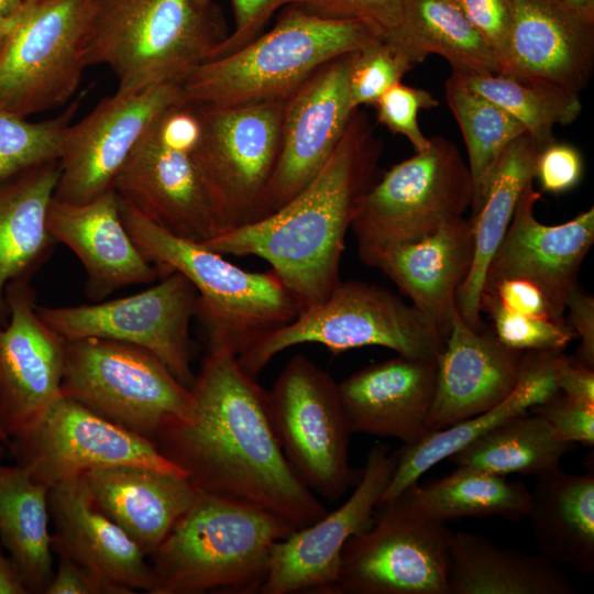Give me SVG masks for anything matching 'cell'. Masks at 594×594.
Returning <instances> with one entry per match:
<instances>
[{"label": "cell", "mask_w": 594, "mask_h": 594, "mask_svg": "<svg viewBox=\"0 0 594 594\" xmlns=\"http://www.w3.org/2000/svg\"><path fill=\"white\" fill-rule=\"evenodd\" d=\"M473 254L472 224L464 217L415 242L359 251L362 262L387 275L444 341L458 312L457 292L470 272Z\"/></svg>", "instance_id": "cell-26"}, {"label": "cell", "mask_w": 594, "mask_h": 594, "mask_svg": "<svg viewBox=\"0 0 594 594\" xmlns=\"http://www.w3.org/2000/svg\"><path fill=\"white\" fill-rule=\"evenodd\" d=\"M354 53L319 67L287 99L279 154L270 182L264 217L300 193L326 165L356 110L348 77Z\"/></svg>", "instance_id": "cell-19"}, {"label": "cell", "mask_w": 594, "mask_h": 594, "mask_svg": "<svg viewBox=\"0 0 594 594\" xmlns=\"http://www.w3.org/2000/svg\"><path fill=\"white\" fill-rule=\"evenodd\" d=\"M461 75L470 88L514 117L540 151L556 141V125H569L582 112L580 94L549 82L504 74Z\"/></svg>", "instance_id": "cell-39"}, {"label": "cell", "mask_w": 594, "mask_h": 594, "mask_svg": "<svg viewBox=\"0 0 594 594\" xmlns=\"http://www.w3.org/2000/svg\"><path fill=\"white\" fill-rule=\"evenodd\" d=\"M9 447L16 464L48 487L92 470L121 465L186 475L153 440L63 394L34 426L10 439Z\"/></svg>", "instance_id": "cell-16"}, {"label": "cell", "mask_w": 594, "mask_h": 594, "mask_svg": "<svg viewBox=\"0 0 594 594\" xmlns=\"http://www.w3.org/2000/svg\"><path fill=\"white\" fill-rule=\"evenodd\" d=\"M54 572L44 594H127L65 554H57Z\"/></svg>", "instance_id": "cell-50"}, {"label": "cell", "mask_w": 594, "mask_h": 594, "mask_svg": "<svg viewBox=\"0 0 594 594\" xmlns=\"http://www.w3.org/2000/svg\"><path fill=\"white\" fill-rule=\"evenodd\" d=\"M473 184L458 146L443 136L392 166L363 195L351 229L358 249L418 241L463 217Z\"/></svg>", "instance_id": "cell-10"}, {"label": "cell", "mask_w": 594, "mask_h": 594, "mask_svg": "<svg viewBox=\"0 0 594 594\" xmlns=\"http://www.w3.org/2000/svg\"><path fill=\"white\" fill-rule=\"evenodd\" d=\"M513 28L503 73L580 94L594 68V14L562 0H510Z\"/></svg>", "instance_id": "cell-22"}, {"label": "cell", "mask_w": 594, "mask_h": 594, "mask_svg": "<svg viewBox=\"0 0 594 594\" xmlns=\"http://www.w3.org/2000/svg\"><path fill=\"white\" fill-rule=\"evenodd\" d=\"M58 175L55 161L0 184V323L9 317L7 286L30 280L56 244L47 229V211Z\"/></svg>", "instance_id": "cell-31"}, {"label": "cell", "mask_w": 594, "mask_h": 594, "mask_svg": "<svg viewBox=\"0 0 594 594\" xmlns=\"http://www.w3.org/2000/svg\"><path fill=\"white\" fill-rule=\"evenodd\" d=\"M493 50L498 74L508 58L513 28L510 0H452Z\"/></svg>", "instance_id": "cell-46"}, {"label": "cell", "mask_w": 594, "mask_h": 594, "mask_svg": "<svg viewBox=\"0 0 594 594\" xmlns=\"http://www.w3.org/2000/svg\"><path fill=\"white\" fill-rule=\"evenodd\" d=\"M62 394L151 440L186 418L193 395L152 352L101 338L65 340Z\"/></svg>", "instance_id": "cell-9"}, {"label": "cell", "mask_w": 594, "mask_h": 594, "mask_svg": "<svg viewBox=\"0 0 594 594\" xmlns=\"http://www.w3.org/2000/svg\"><path fill=\"white\" fill-rule=\"evenodd\" d=\"M561 353L525 351L519 381L502 403L448 428L430 430L414 443L404 444L395 452V470L378 505L398 496L428 470L479 437L558 393L556 367Z\"/></svg>", "instance_id": "cell-29"}, {"label": "cell", "mask_w": 594, "mask_h": 594, "mask_svg": "<svg viewBox=\"0 0 594 594\" xmlns=\"http://www.w3.org/2000/svg\"><path fill=\"white\" fill-rule=\"evenodd\" d=\"M296 4L324 19L367 23L383 36L398 25L403 9V0H298Z\"/></svg>", "instance_id": "cell-44"}, {"label": "cell", "mask_w": 594, "mask_h": 594, "mask_svg": "<svg viewBox=\"0 0 594 594\" xmlns=\"http://www.w3.org/2000/svg\"><path fill=\"white\" fill-rule=\"evenodd\" d=\"M200 135L198 106H170L134 147L113 188L164 230L202 243L222 230L195 156Z\"/></svg>", "instance_id": "cell-8"}, {"label": "cell", "mask_w": 594, "mask_h": 594, "mask_svg": "<svg viewBox=\"0 0 594 594\" xmlns=\"http://www.w3.org/2000/svg\"><path fill=\"white\" fill-rule=\"evenodd\" d=\"M571 444L556 437L549 425L530 409L498 425L449 459L469 468L501 476L513 473L539 475L560 468Z\"/></svg>", "instance_id": "cell-37"}, {"label": "cell", "mask_w": 594, "mask_h": 594, "mask_svg": "<svg viewBox=\"0 0 594 594\" xmlns=\"http://www.w3.org/2000/svg\"><path fill=\"white\" fill-rule=\"evenodd\" d=\"M524 353L502 343L493 331L472 329L458 311L437 358L429 430L453 426L507 398L519 381Z\"/></svg>", "instance_id": "cell-23"}, {"label": "cell", "mask_w": 594, "mask_h": 594, "mask_svg": "<svg viewBox=\"0 0 594 594\" xmlns=\"http://www.w3.org/2000/svg\"><path fill=\"white\" fill-rule=\"evenodd\" d=\"M383 37L415 65L437 54L455 73L483 75L499 70L491 46L452 0H403L398 25Z\"/></svg>", "instance_id": "cell-34"}, {"label": "cell", "mask_w": 594, "mask_h": 594, "mask_svg": "<svg viewBox=\"0 0 594 594\" xmlns=\"http://www.w3.org/2000/svg\"><path fill=\"white\" fill-rule=\"evenodd\" d=\"M381 37L367 23L324 19L289 4L268 32L193 68L179 82L183 98L217 107L287 99L323 64Z\"/></svg>", "instance_id": "cell-5"}, {"label": "cell", "mask_w": 594, "mask_h": 594, "mask_svg": "<svg viewBox=\"0 0 594 594\" xmlns=\"http://www.w3.org/2000/svg\"><path fill=\"white\" fill-rule=\"evenodd\" d=\"M94 0H26L0 51V108L29 118L67 106L87 64Z\"/></svg>", "instance_id": "cell-11"}, {"label": "cell", "mask_w": 594, "mask_h": 594, "mask_svg": "<svg viewBox=\"0 0 594 594\" xmlns=\"http://www.w3.org/2000/svg\"><path fill=\"white\" fill-rule=\"evenodd\" d=\"M582 174V155L571 144L560 143L556 140L538 154L535 178L538 179L543 191L566 193L580 183Z\"/></svg>", "instance_id": "cell-48"}, {"label": "cell", "mask_w": 594, "mask_h": 594, "mask_svg": "<svg viewBox=\"0 0 594 594\" xmlns=\"http://www.w3.org/2000/svg\"><path fill=\"white\" fill-rule=\"evenodd\" d=\"M47 229L56 243L67 246L81 263L87 275L85 293L95 301L125 286L153 283L161 276L129 234L114 188L81 204L53 197Z\"/></svg>", "instance_id": "cell-24"}, {"label": "cell", "mask_w": 594, "mask_h": 594, "mask_svg": "<svg viewBox=\"0 0 594 594\" xmlns=\"http://www.w3.org/2000/svg\"><path fill=\"white\" fill-rule=\"evenodd\" d=\"M26 0H0V15L10 16L18 13Z\"/></svg>", "instance_id": "cell-55"}, {"label": "cell", "mask_w": 594, "mask_h": 594, "mask_svg": "<svg viewBox=\"0 0 594 594\" xmlns=\"http://www.w3.org/2000/svg\"><path fill=\"white\" fill-rule=\"evenodd\" d=\"M84 95L56 117L30 121L0 108V184L32 167L59 157L63 135Z\"/></svg>", "instance_id": "cell-40"}, {"label": "cell", "mask_w": 594, "mask_h": 594, "mask_svg": "<svg viewBox=\"0 0 594 594\" xmlns=\"http://www.w3.org/2000/svg\"><path fill=\"white\" fill-rule=\"evenodd\" d=\"M380 155L381 143L358 108L326 165L300 193L272 213L202 244L223 256L265 260L300 312L319 305L341 282L345 234L373 184Z\"/></svg>", "instance_id": "cell-2"}, {"label": "cell", "mask_w": 594, "mask_h": 594, "mask_svg": "<svg viewBox=\"0 0 594 594\" xmlns=\"http://www.w3.org/2000/svg\"><path fill=\"white\" fill-rule=\"evenodd\" d=\"M196 105L201 135L195 156L222 233L263 218L286 99L227 107Z\"/></svg>", "instance_id": "cell-13"}, {"label": "cell", "mask_w": 594, "mask_h": 594, "mask_svg": "<svg viewBox=\"0 0 594 594\" xmlns=\"http://www.w3.org/2000/svg\"><path fill=\"white\" fill-rule=\"evenodd\" d=\"M9 438L8 436L6 435L3 428H2V425H1V420H0V443H4V444H8L9 446Z\"/></svg>", "instance_id": "cell-57"}, {"label": "cell", "mask_w": 594, "mask_h": 594, "mask_svg": "<svg viewBox=\"0 0 594 594\" xmlns=\"http://www.w3.org/2000/svg\"><path fill=\"white\" fill-rule=\"evenodd\" d=\"M0 594H30L14 561L3 553L0 544Z\"/></svg>", "instance_id": "cell-53"}, {"label": "cell", "mask_w": 594, "mask_h": 594, "mask_svg": "<svg viewBox=\"0 0 594 594\" xmlns=\"http://www.w3.org/2000/svg\"><path fill=\"white\" fill-rule=\"evenodd\" d=\"M215 0H196L201 6H209ZM234 29L218 46L211 58L224 56L240 50L261 34L271 16L282 8L295 4L298 0H230Z\"/></svg>", "instance_id": "cell-47"}, {"label": "cell", "mask_w": 594, "mask_h": 594, "mask_svg": "<svg viewBox=\"0 0 594 594\" xmlns=\"http://www.w3.org/2000/svg\"><path fill=\"white\" fill-rule=\"evenodd\" d=\"M404 492L420 513L443 522L488 516L520 521L531 501L522 482L469 468H458L424 485L417 482Z\"/></svg>", "instance_id": "cell-36"}, {"label": "cell", "mask_w": 594, "mask_h": 594, "mask_svg": "<svg viewBox=\"0 0 594 594\" xmlns=\"http://www.w3.org/2000/svg\"><path fill=\"white\" fill-rule=\"evenodd\" d=\"M449 594H575L561 566L548 557L504 548L484 536L452 532Z\"/></svg>", "instance_id": "cell-30"}, {"label": "cell", "mask_w": 594, "mask_h": 594, "mask_svg": "<svg viewBox=\"0 0 594 594\" xmlns=\"http://www.w3.org/2000/svg\"><path fill=\"white\" fill-rule=\"evenodd\" d=\"M42 319L65 340L101 338L155 354L186 387H191L189 327L198 294L178 272L140 293L91 305L38 306Z\"/></svg>", "instance_id": "cell-15"}, {"label": "cell", "mask_w": 594, "mask_h": 594, "mask_svg": "<svg viewBox=\"0 0 594 594\" xmlns=\"http://www.w3.org/2000/svg\"><path fill=\"white\" fill-rule=\"evenodd\" d=\"M566 310L565 321L581 340L576 359L594 369V298L578 284L566 297Z\"/></svg>", "instance_id": "cell-51"}, {"label": "cell", "mask_w": 594, "mask_h": 594, "mask_svg": "<svg viewBox=\"0 0 594 594\" xmlns=\"http://www.w3.org/2000/svg\"><path fill=\"white\" fill-rule=\"evenodd\" d=\"M48 491L20 465L0 459V543L32 594H44L54 574Z\"/></svg>", "instance_id": "cell-35"}, {"label": "cell", "mask_w": 594, "mask_h": 594, "mask_svg": "<svg viewBox=\"0 0 594 594\" xmlns=\"http://www.w3.org/2000/svg\"><path fill=\"white\" fill-rule=\"evenodd\" d=\"M52 550L65 554L127 594H156L157 580L139 546L94 502L82 475L50 487Z\"/></svg>", "instance_id": "cell-25"}, {"label": "cell", "mask_w": 594, "mask_h": 594, "mask_svg": "<svg viewBox=\"0 0 594 594\" xmlns=\"http://www.w3.org/2000/svg\"><path fill=\"white\" fill-rule=\"evenodd\" d=\"M541 194L534 182L524 189L512 221L486 268L483 289L503 279H524L536 285L559 318L579 284L582 262L594 242V209L554 226L541 223L534 208ZM482 289V290H483Z\"/></svg>", "instance_id": "cell-21"}, {"label": "cell", "mask_w": 594, "mask_h": 594, "mask_svg": "<svg viewBox=\"0 0 594 594\" xmlns=\"http://www.w3.org/2000/svg\"><path fill=\"white\" fill-rule=\"evenodd\" d=\"M21 10L18 13L10 16L0 15V51L4 46L13 29L15 28L20 18Z\"/></svg>", "instance_id": "cell-54"}, {"label": "cell", "mask_w": 594, "mask_h": 594, "mask_svg": "<svg viewBox=\"0 0 594 594\" xmlns=\"http://www.w3.org/2000/svg\"><path fill=\"white\" fill-rule=\"evenodd\" d=\"M452 532L400 493L378 505L370 526L344 544L338 594H449Z\"/></svg>", "instance_id": "cell-14"}, {"label": "cell", "mask_w": 594, "mask_h": 594, "mask_svg": "<svg viewBox=\"0 0 594 594\" xmlns=\"http://www.w3.org/2000/svg\"><path fill=\"white\" fill-rule=\"evenodd\" d=\"M482 293L492 294L505 308L526 316L565 322L556 314L543 293L524 279H503ZM482 295V294H481Z\"/></svg>", "instance_id": "cell-49"}, {"label": "cell", "mask_w": 594, "mask_h": 594, "mask_svg": "<svg viewBox=\"0 0 594 594\" xmlns=\"http://www.w3.org/2000/svg\"><path fill=\"white\" fill-rule=\"evenodd\" d=\"M396 465L385 444L369 450L349 498L314 524L275 543L261 594H338L341 552L346 541L372 522Z\"/></svg>", "instance_id": "cell-18"}, {"label": "cell", "mask_w": 594, "mask_h": 594, "mask_svg": "<svg viewBox=\"0 0 594 594\" xmlns=\"http://www.w3.org/2000/svg\"><path fill=\"white\" fill-rule=\"evenodd\" d=\"M228 34L215 2L94 0L87 64L108 66L119 92L179 84Z\"/></svg>", "instance_id": "cell-6"}, {"label": "cell", "mask_w": 594, "mask_h": 594, "mask_svg": "<svg viewBox=\"0 0 594 594\" xmlns=\"http://www.w3.org/2000/svg\"><path fill=\"white\" fill-rule=\"evenodd\" d=\"M302 343L321 344L333 354L380 345L398 355L436 360L446 341L417 308L394 293L365 282L341 280L322 302L301 311L237 360L256 378L276 354Z\"/></svg>", "instance_id": "cell-7"}, {"label": "cell", "mask_w": 594, "mask_h": 594, "mask_svg": "<svg viewBox=\"0 0 594 594\" xmlns=\"http://www.w3.org/2000/svg\"><path fill=\"white\" fill-rule=\"evenodd\" d=\"M446 101L460 127L468 151L473 213L503 152L526 131L503 108L470 88L459 73L452 72L446 81Z\"/></svg>", "instance_id": "cell-38"}, {"label": "cell", "mask_w": 594, "mask_h": 594, "mask_svg": "<svg viewBox=\"0 0 594 594\" xmlns=\"http://www.w3.org/2000/svg\"><path fill=\"white\" fill-rule=\"evenodd\" d=\"M540 150L526 134L512 142L493 168L479 208L469 218L474 237L470 272L457 292V308L472 329H484L480 299L488 263L499 245L526 186L535 179Z\"/></svg>", "instance_id": "cell-32"}, {"label": "cell", "mask_w": 594, "mask_h": 594, "mask_svg": "<svg viewBox=\"0 0 594 594\" xmlns=\"http://www.w3.org/2000/svg\"><path fill=\"white\" fill-rule=\"evenodd\" d=\"M436 383L437 359L398 355L356 371L338 383L351 433L418 441L430 431Z\"/></svg>", "instance_id": "cell-27"}, {"label": "cell", "mask_w": 594, "mask_h": 594, "mask_svg": "<svg viewBox=\"0 0 594 594\" xmlns=\"http://www.w3.org/2000/svg\"><path fill=\"white\" fill-rule=\"evenodd\" d=\"M119 205L129 234L161 275L178 272L195 287L207 351L227 350L239 356L300 314L272 270H243L205 244L164 230L120 196Z\"/></svg>", "instance_id": "cell-4"}, {"label": "cell", "mask_w": 594, "mask_h": 594, "mask_svg": "<svg viewBox=\"0 0 594 594\" xmlns=\"http://www.w3.org/2000/svg\"><path fill=\"white\" fill-rule=\"evenodd\" d=\"M480 310L488 314L493 332L502 343L524 352H563L578 338L566 321L557 322L512 311L492 294L482 293Z\"/></svg>", "instance_id": "cell-42"}, {"label": "cell", "mask_w": 594, "mask_h": 594, "mask_svg": "<svg viewBox=\"0 0 594 594\" xmlns=\"http://www.w3.org/2000/svg\"><path fill=\"white\" fill-rule=\"evenodd\" d=\"M569 6L581 11L594 14V0H562Z\"/></svg>", "instance_id": "cell-56"}, {"label": "cell", "mask_w": 594, "mask_h": 594, "mask_svg": "<svg viewBox=\"0 0 594 594\" xmlns=\"http://www.w3.org/2000/svg\"><path fill=\"white\" fill-rule=\"evenodd\" d=\"M179 102L185 101L178 82L136 92L116 91L100 99L63 135L54 198L81 204L113 188L116 177L152 123Z\"/></svg>", "instance_id": "cell-17"}, {"label": "cell", "mask_w": 594, "mask_h": 594, "mask_svg": "<svg viewBox=\"0 0 594 594\" xmlns=\"http://www.w3.org/2000/svg\"><path fill=\"white\" fill-rule=\"evenodd\" d=\"M549 425L558 439L566 443L594 444V405L573 399L561 392L530 408Z\"/></svg>", "instance_id": "cell-45"}, {"label": "cell", "mask_w": 594, "mask_h": 594, "mask_svg": "<svg viewBox=\"0 0 594 594\" xmlns=\"http://www.w3.org/2000/svg\"><path fill=\"white\" fill-rule=\"evenodd\" d=\"M415 66L399 47L384 37L355 52L348 77L351 106L358 109L374 105Z\"/></svg>", "instance_id": "cell-41"}, {"label": "cell", "mask_w": 594, "mask_h": 594, "mask_svg": "<svg viewBox=\"0 0 594 594\" xmlns=\"http://www.w3.org/2000/svg\"><path fill=\"white\" fill-rule=\"evenodd\" d=\"M0 323V420L9 440L29 430L62 395L65 339L37 311L30 280L6 288Z\"/></svg>", "instance_id": "cell-20"}, {"label": "cell", "mask_w": 594, "mask_h": 594, "mask_svg": "<svg viewBox=\"0 0 594 594\" xmlns=\"http://www.w3.org/2000/svg\"><path fill=\"white\" fill-rule=\"evenodd\" d=\"M530 518L541 553L581 575L594 573V474L561 468L539 474Z\"/></svg>", "instance_id": "cell-33"}, {"label": "cell", "mask_w": 594, "mask_h": 594, "mask_svg": "<svg viewBox=\"0 0 594 594\" xmlns=\"http://www.w3.org/2000/svg\"><path fill=\"white\" fill-rule=\"evenodd\" d=\"M374 106L377 122L391 132L404 135L415 152L428 147L430 138L424 135L417 118L420 110L438 106L437 98L430 91L398 82L385 91Z\"/></svg>", "instance_id": "cell-43"}, {"label": "cell", "mask_w": 594, "mask_h": 594, "mask_svg": "<svg viewBox=\"0 0 594 594\" xmlns=\"http://www.w3.org/2000/svg\"><path fill=\"white\" fill-rule=\"evenodd\" d=\"M95 504L151 557L193 505L198 488L187 475L121 465L84 475Z\"/></svg>", "instance_id": "cell-28"}, {"label": "cell", "mask_w": 594, "mask_h": 594, "mask_svg": "<svg viewBox=\"0 0 594 594\" xmlns=\"http://www.w3.org/2000/svg\"><path fill=\"white\" fill-rule=\"evenodd\" d=\"M189 415L155 436L160 451L200 491L255 504L296 529L327 508L296 475L276 437L267 391L227 350L207 351Z\"/></svg>", "instance_id": "cell-1"}, {"label": "cell", "mask_w": 594, "mask_h": 594, "mask_svg": "<svg viewBox=\"0 0 594 594\" xmlns=\"http://www.w3.org/2000/svg\"><path fill=\"white\" fill-rule=\"evenodd\" d=\"M272 424L298 479L319 498L341 499L362 469L349 462L351 431L338 383L304 354L294 355L267 391Z\"/></svg>", "instance_id": "cell-12"}, {"label": "cell", "mask_w": 594, "mask_h": 594, "mask_svg": "<svg viewBox=\"0 0 594 594\" xmlns=\"http://www.w3.org/2000/svg\"><path fill=\"white\" fill-rule=\"evenodd\" d=\"M295 529L255 504L198 490L150 557L156 594L260 593L275 543Z\"/></svg>", "instance_id": "cell-3"}, {"label": "cell", "mask_w": 594, "mask_h": 594, "mask_svg": "<svg viewBox=\"0 0 594 594\" xmlns=\"http://www.w3.org/2000/svg\"><path fill=\"white\" fill-rule=\"evenodd\" d=\"M556 377L559 392L579 402L594 405V369L562 352L557 362Z\"/></svg>", "instance_id": "cell-52"}]
</instances>
